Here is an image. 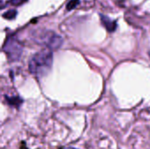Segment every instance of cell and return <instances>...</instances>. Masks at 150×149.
Returning a JSON list of instances; mask_svg holds the SVG:
<instances>
[{
	"instance_id": "cell-8",
	"label": "cell",
	"mask_w": 150,
	"mask_h": 149,
	"mask_svg": "<svg viewBox=\"0 0 150 149\" xmlns=\"http://www.w3.org/2000/svg\"><path fill=\"white\" fill-rule=\"evenodd\" d=\"M27 1H28V0H11V4H13V5L18 6V5H20V4H22L27 2Z\"/></svg>"
},
{
	"instance_id": "cell-6",
	"label": "cell",
	"mask_w": 150,
	"mask_h": 149,
	"mask_svg": "<svg viewBox=\"0 0 150 149\" xmlns=\"http://www.w3.org/2000/svg\"><path fill=\"white\" fill-rule=\"evenodd\" d=\"M17 15V11L16 10H10L4 13L3 17L4 18H7V19H13Z\"/></svg>"
},
{
	"instance_id": "cell-2",
	"label": "cell",
	"mask_w": 150,
	"mask_h": 149,
	"mask_svg": "<svg viewBox=\"0 0 150 149\" xmlns=\"http://www.w3.org/2000/svg\"><path fill=\"white\" fill-rule=\"evenodd\" d=\"M34 41L46 46L48 49H57L62 44V39L56 33L50 31H37L33 34Z\"/></svg>"
},
{
	"instance_id": "cell-7",
	"label": "cell",
	"mask_w": 150,
	"mask_h": 149,
	"mask_svg": "<svg viewBox=\"0 0 150 149\" xmlns=\"http://www.w3.org/2000/svg\"><path fill=\"white\" fill-rule=\"evenodd\" d=\"M78 4H79V0H70L67 4V10L71 11V10L75 9Z\"/></svg>"
},
{
	"instance_id": "cell-3",
	"label": "cell",
	"mask_w": 150,
	"mask_h": 149,
	"mask_svg": "<svg viewBox=\"0 0 150 149\" xmlns=\"http://www.w3.org/2000/svg\"><path fill=\"white\" fill-rule=\"evenodd\" d=\"M22 45L15 37H9L4 46V51L11 61H18L22 54Z\"/></svg>"
},
{
	"instance_id": "cell-10",
	"label": "cell",
	"mask_w": 150,
	"mask_h": 149,
	"mask_svg": "<svg viewBox=\"0 0 150 149\" xmlns=\"http://www.w3.org/2000/svg\"><path fill=\"white\" fill-rule=\"evenodd\" d=\"M149 56H150V52H149Z\"/></svg>"
},
{
	"instance_id": "cell-1",
	"label": "cell",
	"mask_w": 150,
	"mask_h": 149,
	"mask_svg": "<svg viewBox=\"0 0 150 149\" xmlns=\"http://www.w3.org/2000/svg\"><path fill=\"white\" fill-rule=\"evenodd\" d=\"M53 54L51 49H45L35 54L29 61L31 73L37 76H46L52 68Z\"/></svg>"
},
{
	"instance_id": "cell-9",
	"label": "cell",
	"mask_w": 150,
	"mask_h": 149,
	"mask_svg": "<svg viewBox=\"0 0 150 149\" xmlns=\"http://www.w3.org/2000/svg\"><path fill=\"white\" fill-rule=\"evenodd\" d=\"M63 149H76V148H65Z\"/></svg>"
},
{
	"instance_id": "cell-5",
	"label": "cell",
	"mask_w": 150,
	"mask_h": 149,
	"mask_svg": "<svg viewBox=\"0 0 150 149\" xmlns=\"http://www.w3.org/2000/svg\"><path fill=\"white\" fill-rule=\"evenodd\" d=\"M5 99H6V102L9 105L14 106L16 108H19V106L21 105V104L23 102V100L18 97H7V96H5Z\"/></svg>"
},
{
	"instance_id": "cell-4",
	"label": "cell",
	"mask_w": 150,
	"mask_h": 149,
	"mask_svg": "<svg viewBox=\"0 0 150 149\" xmlns=\"http://www.w3.org/2000/svg\"><path fill=\"white\" fill-rule=\"evenodd\" d=\"M101 18V21L103 25L106 28V30L108 32H114L117 28V23L112 19H110L108 17L105 16V15H100Z\"/></svg>"
}]
</instances>
